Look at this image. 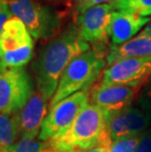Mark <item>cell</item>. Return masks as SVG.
Instances as JSON below:
<instances>
[{"instance_id":"obj_1","label":"cell","mask_w":151,"mask_h":152,"mask_svg":"<svg viewBox=\"0 0 151 152\" xmlns=\"http://www.w3.org/2000/svg\"><path fill=\"white\" fill-rule=\"evenodd\" d=\"M89 49L90 45L82 38L75 24L61 31L38 50L31 62V70L37 91L47 100L52 98L71 61Z\"/></svg>"},{"instance_id":"obj_2","label":"cell","mask_w":151,"mask_h":152,"mask_svg":"<svg viewBox=\"0 0 151 152\" xmlns=\"http://www.w3.org/2000/svg\"><path fill=\"white\" fill-rule=\"evenodd\" d=\"M106 130L103 112L89 103L68 128L45 141L44 152H85L100 142Z\"/></svg>"},{"instance_id":"obj_3","label":"cell","mask_w":151,"mask_h":152,"mask_svg":"<svg viewBox=\"0 0 151 152\" xmlns=\"http://www.w3.org/2000/svg\"><path fill=\"white\" fill-rule=\"evenodd\" d=\"M104 55L94 49H89L71 61L60 77L58 86L49 107L81 90H88L103 73L106 66Z\"/></svg>"},{"instance_id":"obj_4","label":"cell","mask_w":151,"mask_h":152,"mask_svg":"<svg viewBox=\"0 0 151 152\" xmlns=\"http://www.w3.org/2000/svg\"><path fill=\"white\" fill-rule=\"evenodd\" d=\"M12 16L19 18L34 39L50 40L62 31L63 13L40 0H8Z\"/></svg>"},{"instance_id":"obj_5","label":"cell","mask_w":151,"mask_h":152,"mask_svg":"<svg viewBox=\"0 0 151 152\" xmlns=\"http://www.w3.org/2000/svg\"><path fill=\"white\" fill-rule=\"evenodd\" d=\"M34 42L20 19L12 17L5 23L0 37V67H26L34 58Z\"/></svg>"},{"instance_id":"obj_6","label":"cell","mask_w":151,"mask_h":152,"mask_svg":"<svg viewBox=\"0 0 151 152\" xmlns=\"http://www.w3.org/2000/svg\"><path fill=\"white\" fill-rule=\"evenodd\" d=\"M34 91V80L26 67H0V113H18Z\"/></svg>"},{"instance_id":"obj_7","label":"cell","mask_w":151,"mask_h":152,"mask_svg":"<svg viewBox=\"0 0 151 152\" xmlns=\"http://www.w3.org/2000/svg\"><path fill=\"white\" fill-rule=\"evenodd\" d=\"M89 104V91L81 90L51 107L41 125L38 138L47 141L67 129Z\"/></svg>"},{"instance_id":"obj_8","label":"cell","mask_w":151,"mask_h":152,"mask_svg":"<svg viewBox=\"0 0 151 152\" xmlns=\"http://www.w3.org/2000/svg\"><path fill=\"white\" fill-rule=\"evenodd\" d=\"M114 8L111 4H101L92 7L75 18V25L82 38L96 51L105 54V44L108 42L109 26Z\"/></svg>"},{"instance_id":"obj_9","label":"cell","mask_w":151,"mask_h":152,"mask_svg":"<svg viewBox=\"0 0 151 152\" xmlns=\"http://www.w3.org/2000/svg\"><path fill=\"white\" fill-rule=\"evenodd\" d=\"M102 74V86L123 85L140 89L151 79V57L121 60Z\"/></svg>"},{"instance_id":"obj_10","label":"cell","mask_w":151,"mask_h":152,"mask_svg":"<svg viewBox=\"0 0 151 152\" xmlns=\"http://www.w3.org/2000/svg\"><path fill=\"white\" fill-rule=\"evenodd\" d=\"M150 125L151 113L139 105H131L106 119V127L112 141L141 134Z\"/></svg>"},{"instance_id":"obj_11","label":"cell","mask_w":151,"mask_h":152,"mask_svg":"<svg viewBox=\"0 0 151 152\" xmlns=\"http://www.w3.org/2000/svg\"><path fill=\"white\" fill-rule=\"evenodd\" d=\"M139 88L123 85H97L89 93L90 103L103 112L105 119L131 105Z\"/></svg>"},{"instance_id":"obj_12","label":"cell","mask_w":151,"mask_h":152,"mask_svg":"<svg viewBox=\"0 0 151 152\" xmlns=\"http://www.w3.org/2000/svg\"><path fill=\"white\" fill-rule=\"evenodd\" d=\"M47 101L35 90L27 104L16 113L20 138L38 137L43 120L48 114Z\"/></svg>"},{"instance_id":"obj_13","label":"cell","mask_w":151,"mask_h":152,"mask_svg":"<svg viewBox=\"0 0 151 152\" xmlns=\"http://www.w3.org/2000/svg\"><path fill=\"white\" fill-rule=\"evenodd\" d=\"M143 57H151V22L127 42L112 44L106 54V65L109 67L121 60Z\"/></svg>"},{"instance_id":"obj_14","label":"cell","mask_w":151,"mask_h":152,"mask_svg":"<svg viewBox=\"0 0 151 152\" xmlns=\"http://www.w3.org/2000/svg\"><path fill=\"white\" fill-rule=\"evenodd\" d=\"M151 22L150 17L114 10L109 26V37L113 45H120L131 39Z\"/></svg>"},{"instance_id":"obj_15","label":"cell","mask_w":151,"mask_h":152,"mask_svg":"<svg viewBox=\"0 0 151 152\" xmlns=\"http://www.w3.org/2000/svg\"><path fill=\"white\" fill-rule=\"evenodd\" d=\"M20 140L16 114L0 113V152H9Z\"/></svg>"},{"instance_id":"obj_16","label":"cell","mask_w":151,"mask_h":152,"mask_svg":"<svg viewBox=\"0 0 151 152\" xmlns=\"http://www.w3.org/2000/svg\"><path fill=\"white\" fill-rule=\"evenodd\" d=\"M114 10L141 16H151V0H114L110 3Z\"/></svg>"},{"instance_id":"obj_17","label":"cell","mask_w":151,"mask_h":152,"mask_svg":"<svg viewBox=\"0 0 151 152\" xmlns=\"http://www.w3.org/2000/svg\"><path fill=\"white\" fill-rule=\"evenodd\" d=\"M45 141L39 138H20L9 152H44Z\"/></svg>"},{"instance_id":"obj_18","label":"cell","mask_w":151,"mask_h":152,"mask_svg":"<svg viewBox=\"0 0 151 152\" xmlns=\"http://www.w3.org/2000/svg\"><path fill=\"white\" fill-rule=\"evenodd\" d=\"M140 135H136L131 137L121 138L113 141L110 146V152H134L137 143L139 141Z\"/></svg>"},{"instance_id":"obj_19","label":"cell","mask_w":151,"mask_h":152,"mask_svg":"<svg viewBox=\"0 0 151 152\" xmlns=\"http://www.w3.org/2000/svg\"><path fill=\"white\" fill-rule=\"evenodd\" d=\"M113 1L114 0H75L74 13L75 16H78L92 7L101 4H109Z\"/></svg>"},{"instance_id":"obj_20","label":"cell","mask_w":151,"mask_h":152,"mask_svg":"<svg viewBox=\"0 0 151 152\" xmlns=\"http://www.w3.org/2000/svg\"><path fill=\"white\" fill-rule=\"evenodd\" d=\"M134 152H151V127L141 134Z\"/></svg>"},{"instance_id":"obj_21","label":"cell","mask_w":151,"mask_h":152,"mask_svg":"<svg viewBox=\"0 0 151 152\" xmlns=\"http://www.w3.org/2000/svg\"><path fill=\"white\" fill-rule=\"evenodd\" d=\"M12 17V13L9 8L8 0H0V37L5 23Z\"/></svg>"},{"instance_id":"obj_22","label":"cell","mask_w":151,"mask_h":152,"mask_svg":"<svg viewBox=\"0 0 151 152\" xmlns=\"http://www.w3.org/2000/svg\"><path fill=\"white\" fill-rule=\"evenodd\" d=\"M112 142L113 141H112V140L110 138L108 131L106 130L100 142H99L95 147H93L91 149H89L85 152H110V146H111Z\"/></svg>"},{"instance_id":"obj_23","label":"cell","mask_w":151,"mask_h":152,"mask_svg":"<svg viewBox=\"0 0 151 152\" xmlns=\"http://www.w3.org/2000/svg\"><path fill=\"white\" fill-rule=\"evenodd\" d=\"M139 107L145 109L146 111L151 113V87L145 89L139 97L137 104Z\"/></svg>"},{"instance_id":"obj_24","label":"cell","mask_w":151,"mask_h":152,"mask_svg":"<svg viewBox=\"0 0 151 152\" xmlns=\"http://www.w3.org/2000/svg\"><path fill=\"white\" fill-rule=\"evenodd\" d=\"M40 1H60V0H40Z\"/></svg>"}]
</instances>
